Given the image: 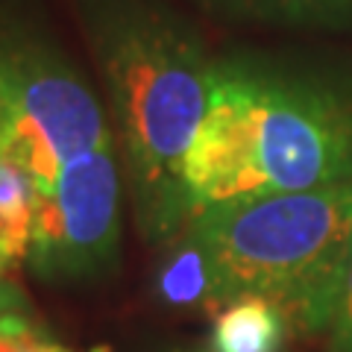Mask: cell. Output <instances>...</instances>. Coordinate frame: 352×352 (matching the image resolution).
I'll use <instances>...</instances> for the list:
<instances>
[{"label":"cell","mask_w":352,"mask_h":352,"mask_svg":"<svg viewBox=\"0 0 352 352\" xmlns=\"http://www.w3.org/2000/svg\"><path fill=\"white\" fill-rule=\"evenodd\" d=\"M80 9L138 232L168 244L194 217L185 159L208 109L214 59L179 15L153 0H80Z\"/></svg>","instance_id":"cell-1"},{"label":"cell","mask_w":352,"mask_h":352,"mask_svg":"<svg viewBox=\"0 0 352 352\" xmlns=\"http://www.w3.org/2000/svg\"><path fill=\"white\" fill-rule=\"evenodd\" d=\"M185 185L194 214L229 200L352 185V91L267 59H214Z\"/></svg>","instance_id":"cell-2"},{"label":"cell","mask_w":352,"mask_h":352,"mask_svg":"<svg viewBox=\"0 0 352 352\" xmlns=\"http://www.w3.org/2000/svg\"><path fill=\"white\" fill-rule=\"evenodd\" d=\"M185 232L206 256L208 311L264 300L288 332H329L352 267V185L217 203Z\"/></svg>","instance_id":"cell-3"},{"label":"cell","mask_w":352,"mask_h":352,"mask_svg":"<svg viewBox=\"0 0 352 352\" xmlns=\"http://www.w3.org/2000/svg\"><path fill=\"white\" fill-rule=\"evenodd\" d=\"M109 144L103 106L74 65L36 32L0 24V159L50 194L71 159Z\"/></svg>","instance_id":"cell-4"},{"label":"cell","mask_w":352,"mask_h":352,"mask_svg":"<svg viewBox=\"0 0 352 352\" xmlns=\"http://www.w3.org/2000/svg\"><path fill=\"white\" fill-rule=\"evenodd\" d=\"M109 144L62 168L50 194L36 197L27 261L53 285L106 279L120 261V162Z\"/></svg>","instance_id":"cell-5"},{"label":"cell","mask_w":352,"mask_h":352,"mask_svg":"<svg viewBox=\"0 0 352 352\" xmlns=\"http://www.w3.org/2000/svg\"><path fill=\"white\" fill-rule=\"evenodd\" d=\"M206 12L244 24L352 32V0H194Z\"/></svg>","instance_id":"cell-6"},{"label":"cell","mask_w":352,"mask_h":352,"mask_svg":"<svg viewBox=\"0 0 352 352\" xmlns=\"http://www.w3.org/2000/svg\"><path fill=\"white\" fill-rule=\"evenodd\" d=\"M288 323L264 300H241L217 311L212 352H279Z\"/></svg>","instance_id":"cell-7"},{"label":"cell","mask_w":352,"mask_h":352,"mask_svg":"<svg viewBox=\"0 0 352 352\" xmlns=\"http://www.w3.org/2000/svg\"><path fill=\"white\" fill-rule=\"evenodd\" d=\"M156 288H159V296L168 305L188 308V305H206L208 302L206 256L188 232H182L176 238L170 258L164 261V267L159 270Z\"/></svg>","instance_id":"cell-8"},{"label":"cell","mask_w":352,"mask_h":352,"mask_svg":"<svg viewBox=\"0 0 352 352\" xmlns=\"http://www.w3.org/2000/svg\"><path fill=\"white\" fill-rule=\"evenodd\" d=\"M326 346L329 352H352V267L344 285V294H340V302L335 308L332 326L326 332Z\"/></svg>","instance_id":"cell-9"},{"label":"cell","mask_w":352,"mask_h":352,"mask_svg":"<svg viewBox=\"0 0 352 352\" xmlns=\"http://www.w3.org/2000/svg\"><path fill=\"white\" fill-rule=\"evenodd\" d=\"M12 344L18 352H68L62 344H56V340H50L47 335L41 332V329H32V332H24L12 338Z\"/></svg>","instance_id":"cell-10"}]
</instances>
